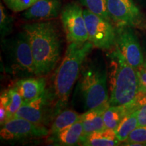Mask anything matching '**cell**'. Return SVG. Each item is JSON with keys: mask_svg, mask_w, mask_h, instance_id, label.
<instances>
[{"mask_svg": "<svg viewBox=\"0 0 146 146\" xmlns=\"http://www.w3.org/2000/svg\"><path fill=\"white\" fill-rule=\"evenodd\" d=\"M137 127H138V121L136 110L126 115L114 131L118 140L120 142H125L131 133Z\"/></svg>", "mask_w": 146, "mask_h": 146, "instance_id": "20", "label": "cell"}, {"mask_svg": "<svg viewBox=\"0 0 146 146\" xmlns=\"http://www.w3.org/2000/svg\"><path fill=\"white\" fill-rule=\"evenodd\" d=\"M144 104H146V94H139V93L137 97L133 103V105L135 106L136 108H138L139 107Z\"/></svg>", "mask_w": 146, "mask_h": 146, "instance_id": "27", "label": "cell"}, {"mask_svg": "<svg viewBox=\"0 0 146 146\" xmlns=\"http://www.w3.org/2000/svg\"><path fill=\"white\" fill-rule=\"evenodd\" d=\"M138 127L146 126V104L142 105L137 109Z\"/></svg>", "mask_w": 146, "mask_h": 146, "instance_id": "26", "label": "cell"}, {"mask_svg": "<svg viewBox=\"0 0 146 146\" xmlns=\"http://www.w3.org/2000/svg\"><path fill=\"white\" fill-rule=\"evenodd\" d=\"M81 114L72 110H65L57 114L50 130V135H54L63 129L73 125L81 119Z\"/></svg>", "mask_w": 146, "mask_h": 146, "instance_id": "19", "label": "cell"}, {"mask_svg": "<svg viewBox=\"0 0 146 146\" xmlns=\"http://www.w3.org/2000/svg\"><path fill=\"white\" fill-rule=\"evenodd\" d=\"M23 29L31 47L36 75L48 74L61 57L62 41L57 27L52 21H45L27 24Z\"/></svg>", "mask_w": 146, "mask_h": 146, "instance_id": "1", "label": "cell"}, {"mask_svg": "<svg viewBox=\"0 0 146 146\" xmlns=\"http://www.w3.org/2000/svg\"><path fill=\"white\" fill-rule=\"evenodd\" d=\"M8 120V114L5 107L0 104V125H3Z\"/></svg>", "mask_w": 146, "mask_h": 146, "instance_id": "28", "label": "cell"}, {"mask_svg": "<svg viewBox=\"0 0 146 146\" xmlns=\"http://www.w3.org/2000/svg\"><path fill=\"white\" fill-rule=\"evenodd\" d=\"M108 81V70L103 65L91 62L82 68L78 88L86 110L109 102Z\"/></svg>", "mask_w": 146, "mask_h": 146, "instance_id": "4", "label": "cell"}, {"mask_svg": "<svg viewBox=\"0 0 146 146\" xmlns=\"http://www.w3.org/2000/svg\"><path fill=\"white\" fill-rule=\"evenodd\" d=\"M39 0H3V2L14 12H24L35 4Z\"/></svg>", "mask_w": 146, "mask_h": 146, "instance_id": "24", "label": "cell"}, {"mask_svg": "<svg viewBox=\"0 0 146 146\" xmlns=\"http://www.w3.org/2000/svg\"><path fill=\"white\" fill-rule=\"evenodd\" d=\"M109 106V102H108L96 108L87 110L84 114H81V120L83 127L82 139L91 133L101 131L106 129L104 121V113Z\"/></svg>", "mask_w": 146, "mask_h": 146, "instance_id": "13", "label": "cell"}, {"mask_svg": "<svg viewBox=\"0 0 146 146\" xmlns=\"http://www.w3.org/2000/svg\"><path fill=\"white\" fill-rule=\"evenodd\" d=\"M83 136V124L80 119L57 134L51 135L50 140L56 145L72 146L81 143Z\"/></svg>", "mask_w": 146, "mask_h": 146, "instance_id": "15", "label": "cell"}, {"mask_svg": "<svg viewBox=\"0 0 146 146\" xmlns=\"http://www.w3.org/2000/svg\"><path fill=\"white\" fill-rule=\"evenodd\" d=\"M14 87L23 98V103H26L36 99L45 92L46 82L43 78H25L16 82Z\"/></svg>", "mask_w": 146, "mask_h": 146, "instance_id": "14", "label": "cell"}, {"mask_svg": "<svg viewBox=\"0 0 146 146\" xmlns=\"http://www.w3.org/2000/svg\"><path fill=\"white\" fill-rule=\"evenodd\" d=\"M110 106L132 104L139 94L136 69L126 61L116 47L108 55Z\"/></svg>", "mask_w": 146, "mask_h": 146, "instance_id": "3", "label": "cell"}, {"mask_svg": "<svg viewBox=\"0 0 146 146\" xmlns=\"http://www.w3.org/2000/svg\"><path fill=\"white\" fill-rule=\"evenodd\" d=\"M120 143L115 131L110 129L91 133L81 141V145L85 146H115Z\"/></svg>", "mask_w": 146, "mask_h": 146, "instance_id": "16", "label": "cell"}, {"mask_svg": "<svg viewBox=\"0 0 146 146\" xmlns=\"http://www.w3.org/2000/svg\"><path fill=\"white\" fill-rule=\"evenodd\" d=\"M135 110H136V109L132 104L128 106H109L104 113V121L106 129L115 130L126 115Z\"/></svg>", "mask_w": 146, "mask_h": 146, "instance_id": "17", "label": "cell"}, {"mask_svg": "<svg viewBox=\"0 0 146 146\" xmlns=\"http://www.w3.org/2000/svg\"><path fill=\"white\" fill-rule=\"evenodd\" d=\"M61 0H39L24 11L23 17L28 21H44L57 18L61 14Z\"/></svg>", "mask_w": 146, "mask_h": 146, "instance_id": "12", "label": "cell"}, {"mask_svg": "<svg viewBox=\"0 0 146 146\" xmlns=\"http://www.w3.org/2000/svg\"><path fill=\"white\" fill-rule=\"evenodd\" d=\"M139 81V93L146 94V62L137 69Z\"/></svg>", "mask_w": 146, "mask_h": 146, "instance_id": "25", "label": "cell"}, {"mask_svg": "<svg viewBox=\"0 0 146 146\" xmlns=\"http://www.w3.org/2000/svg\"><path fill=\"white\" fill-rule=\"evenodd\" d=\"M50 95L45 91L36 99L23 103L14 117L22 118L37 125H43L48 117Z\"/></svg>", "mask_w": 146, "mask_h": 146, "instance_id": "11", "label": "cell"}, {"mask_svg": "<svg viewBox=\"0 0 146 146\" xmlns=\"http://www.w3.org/2000/svg\"><path fill=\"white\" fill-rule=\"evenodd\" d=\"M0 104L5 107L8 114V120L13 118L14 114L23 105V100L15 87L2 91L0 96Z\"/></svg>", "mask_w": 146, "mask_h": 146, "instance_id": "18", "label": "cell"}, {"mask_svg": "<svg viewBox=\"0 0 146 146\" xmlns=\"http://www.w3.org/2000/svg\"><path fill=\"white\" fill-rule=\"evenodd\" d=\"M62 23L68 43H83L88 41L83 10L75 3L66 4L60 14Z\"/></svg>", "mask_w": 146, "mask_h": 146, "instance_id": "7", "label": "cell"}, {"mask_svg": "<svg viewBox=\"0 0 146 146\" xmlns=\"http://www.w3.org/2000/svg\"><path fill=\"white\" fill-rule=\"evenodd\" d=\"M93 47L94 45L89 41L83 43H68L54 78L56 114L60 113V110L66 105L73 86L79 78L84 62Z\"/></svg>", "mask_w": 146, "mask_h": 146, "instance_id": "2", "label": "cell"}, {"mask_svg": "<svg viewBox=\"0 0 146 146\" xmlns=\"http://www.w3.org/2000/svg\"><path fill=\"white\" fill-rule=\"evenodd\" d=\"M125 143L127 145H146V126L137 127L131 133Z\"/></svg>", "mask_w": 146, "mask_h": 146, "instance_id": "23", "label": "cell"}, {"mask_svg": "<svg viewBox=\"0 0 146 146\" xmlns=\"http://www.w3.org/2000/svg\"><path fill=\"white\" fill-rule=\"evenodd\" d=\"M112 21L118 27H132L141 21L139 9L132 0H106Z\"/></svg>", "mask_w": 146, "mask_h": 146, "instance_id": "10", "label": "cell"}, {"mask_svg": "<svg viewBox=\"0 0 146 146\" xmlns=\"http://www.w3.org/2000/svg\"><path fill=\"white\" fill-rule=\"evenodd\" d=\"M118 28L115 46L126 61L137 70L144 63L143 54L137 37L131 27Z\"/></svg>", "mask_w": 146, "mask_h": 146, "instance_id": "9", "label": "cell"}, {"mask_svg": "<svg viewBox=\"0 0 146 146\" xmlns=\"http://www.w3.org/2000/svg\"><path fill=\"white\" fill-rule=\"evenodd\" d=\"M13 20L6 12L2 3H0V33L1 37L8 35L12 31Z\"/></svg>", "mask_w": 146, "mask_h": 146, "instance_id": "22", "label": "cell"}, {"mask_svg": "<svg viewBox=\"0 0 146 146\" xmlns=\"http://www.w3.org/2000/svg\"><path fill=\"white\" fill-rule=\"evenodd\" d=\"M50 135L44 125H37L22 118L13 117L7 120L0 129V137L7 141L31 138H41Z\"/></svg>", "mask_w": 146, "mask_h": 146, "instance_id": "8", "label": "cell"}, {"mask_svg": "<svg viewBox=\"0 0 146 146\" xmlns=\"http://www.w3.org/2000/svg\"><path fill=\"white\" fill-rule=\"evenodd\" d=\"M5 46L12 68L26 74H35L33 56L29 39L23 31L13 39L9 40Z\"/></svg>", "mask_w": 146, "mask_h": 146, "instance_id": "6", "label": "cell"}, {"mask_svg": "<svg viewBox=\"0 0 146 146\" xmlns=\"http://www.w3.org/2000/svg\"><path fill=\"white\" fill-rule=\"evenodd\" d=\"M83 14L88 33V41L94 47L109 50L115 46L116 31L112 22L106 21L87 8L83 10Z\"/></svg>", "mask_w": 146, "mask_h": 146, "instance_id": "5", "label": "cell"}, {"mask_svg": "<svg viewBox=\"0 0 146 146\" xmlns=\"http://www.w3.org/2000/svg\"><path fill=\"white\" fill-rule=\"evenodd\" d=\"M78 2L91 12L101 16L108 21L112 22L107 10L106 0H78Z\"/></svg>", "mask_w": 146, "mask_h": 146, "instance_id": "21", "label": "cell"}]
</instances>
